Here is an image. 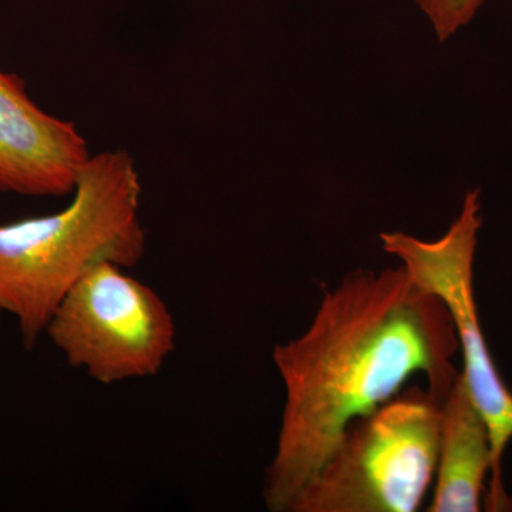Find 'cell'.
Returning a JSON list of instances; mask_svg holds the SVG:
<instances>
[{
    "label": "cell",
    "mask_w": 512,
    "mask_h": 512,
    "mask_svg": "<svg viewBox=\"0 0 512 512\" xmlns=\"http://www.w3.org/2000/svg\"><path fill=\"white\" fill-rule=\"evenodd\" d=\"M460 350L447 306L421 291L402 265L350 272L319 303L309 328L276 345L285 387L276 450L264 481L272 512H291L346 427L375 412L423 373L443 402Z\"/></svg>",
    "instance_id": "cell-1"
},
{
    "label": "cell",
    "mask_w": 512,
    "mask_h": 512,
    "mask_svg": "<svg viewBox=\"0 0 512 512\" xmlns=\"http://www.w3.org/2000/svg\"><path fill=\"white\" fill-rule=\"evenodd\" d=\"M72 201L42 217L0 225V312L35 348L67 292L101 264L133 268L146 254L141 181L124 150L92 154Z\"/></svg>",
    "instance_id": "cell-2"
},
{
    "label": "cell",
    "mask_w": 512,
    "mask_h": 512,
    "mask_svg": "<svg viewBox=\"0 0 512 512\" xmlns=\"http://www.w3.org/2000/svg\"><path fill=\"white\" fill-rule=\"evenodd\" d=\"M441 403L399 392L346 427L291 512H413L436 477Z\"/></svg>",
    "instance_id": "cell-3"
},
{
    "label": "cell",
    "mask_w": 512,
    "mask_h": 512,
    "mask_svg": "<svg viewBox=\"0 0 512 512\" xmlns=\"http://www.w3.org/2000/svg\"><path fill=\"white\" fill-rule=\"evenodd\" d=\"M480 195V190L467 192L460 214L436 241H421L403 232H383L380 239L384 251L402 261L410 281L421 291L436 295L450 312L463 355L461 373L487 421L493 446L485 507L488 511H510L512 500L504 488L503 458L512 440V393L485 342L474 296V259L483 225Z\"/></svg>",
    "instance_id": "cell-4"
},
{
    "label": "cell",
    "mask_w": 512,
    "mask_h": 512,
    "mask_svg": "<svg viewBox=\"0 0 512 512\" xmlns=\"http://www.w3.org/2000/svg\"><path fill=\"white\" fill-rule=\"evenodd\" d=\"M45 333L70 366L101 384L157 375L175 348L173 313L163 298L116 264L83 276Z\"/></svg>",
    "instance_id": "cell-5"
},
{
    "label": "cell",
    "mask_w": 512,
    "mask_h": 512,
    "mask_svg": "<svg viewBox=\"0 0 512 512\" xmlns=\"http://www.w3.org/2000/svg\"><path fill=\"white\" fill-rule=\"evenodd\" d=\"M90 157L72 121L40 109L23 80L0 67V191L26 197L72 194Z\"/></svg>",
    "instance_id": "cell-6"
},
{
    "label": "cell",
    "mask_w": 512,
    "mask_h": 512,
    "mask_svg": "<svg viewBox=\"0 0 512 512\" xmlns=\"http://www.w3.org/2000/svg\"><path fill=\"white\" fill-rule=\"evenodd\" d=\"M493 461L487 421L460 372L441 402L439 461L429 511H481Z\"/></svg>",
    "instance_id": "cell-7"
},
{
    "label": "cell",
    "mask_w": 512,
    "mask_h": 512,
    "mask_svg": "<svg viewBox=\"0 0 512 512\" xmlns=\"http://www.w3.org/2000/svg\"><path fill=\"white\" fill-rule=\"evenodd\" d=\"M414 3L429 19L439 42H447L476 18L485 0H414Z\"/></svg>",
    "instance_id": "cell-8"
}]
</instances>
